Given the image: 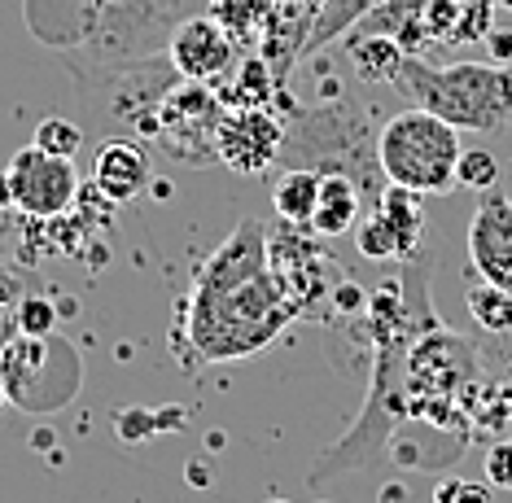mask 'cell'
Here are the masks:
<instances>
[{
    "label": "cell",
    "instance_id": "cell-1",
    "mask_svg": "<svg viewBox=\"0 0 512 503\" xmlns=\"http://www.w3.org/2000/svg\"><path fill=\"white\" fill-rule=\"evenodd\" d=\"M298 315V298L267 267V232L246 219L219 250L197 267L193 298L184 307L189 346L197 359H237L276 342Z\"/></svg>",
    "mask_w": 512,
    "mask_h": 503
},
{
    "label": "cell",
    "instance_id": "cell-2",
    "mask_svg": "<svg viewBox=\"0 0 512 503\" xmlns=\"http://www.w3.org/2000/svg\"><path fill=\"white\" fill-rule=\"evenodd\" d=\"M189 14L197 0H27L31 31L66 53L71 70L167 53L176 22Z\"/></svg>",
    "mask_w": 512,
    "mask_h": 503
},
{
    "label": "cell",
    "instance_id": "cell-3",
    "mask_svg": "<svg viewBox=\"0 0 512 503\" xmlns=\"http://www.w3.org/2000/svg\"><path fill=\"white\" fill-rule=\"evenodd\" d=\"M412 105L447 119L460 132H504L512 123V62H451L434 66L421 53H407L390 79Z\"/></svg>",
    "mask_w": 512,
    "mask_h": 503
},
{
    "label": "cell",
    "instance_id": "cell-4",
    "mask_svg": "<svg viewBox=\"0 0 512 503\" xmlns=\"http://www.w3.org/2000/svg\"><path fill=\"white\" fill-rule=\"evenodd\" d=\"M460 154V127H451L421 105H407L377 132V167L386 184H399L421 197L456 189Z\"/></svg>",
    "mask_w": 512,
    "mask_h": 503
},
{
    "label": "cell",
    "instance_id": "cell-5",
    "mask_svg": "<svg viewBox=\"0 0 512 503\" xmlns=\"http://www.w3.org/2000/svg\"><path fill=\"white\" fill-rule=\"evenodd\" d=\"M281 167L346 171L359 189H372L368 171L377 167V140H372L368 119L351 101H324L311 110H298L294 123L285 127Z\"/></svg>",
    "mask_w": 512,
    "mask_h": 503
},
{
    "label": "cell",
    "instance_id": "cell-6",
    "mask_svg": "<svg viewBox=\"0 0 512 503\" xmlns=\"http://www.w3.org/2000/svg\"><path fill=\"white\" fill-rule=\"evenodd\" d=\"M79 197V175L75 158H57L44 149L27 145L9 158V167L0 171V206H14L27 219H57L75 206Z\"/></svg>",
    "mask_w": 512,
    "mask_h": 503
},
{
    "label": "cell",
    "instance_id": "cell-7",
    "mask_svg": "<svg viewBox=\"0 0 512 503\" xmlns=\"http://www.w3.org/2000/svg\"><path fill=\"white\" fill-rule=\"evenodd\" d=\"M219 97L211 84H197V79H180L176 88L162 97L158 119H154V140L162 149H171L176 158L206 162L215 158V132H219Z\"/></svg>",
    "mask_w": 512,
    "mask_h": 503
},
{
    "label": "cell",
    "instance_id": "cell-8",
    "mask_svg": "<svg viewBox=\"0 0 512 503\" xmlns=\"http://www.w3.org/2000/svg\"><path fill=\"white\" fill-rule=\"evenodd\" d=\"M421 232H425L421 193L386 184L377 193V202L368 206L364 224H359V254H368V259H407L421 245Z\"/></svg>",
    "mask_w": 512,
    "mask_h": 503
},
{
    "label": "cell",
    "instance_id": "cell-9",
    "mask_svg": "<svg viewBox=\"0 0 512 503\" xmlns=\"http://www.w3.org/2000/svg\"><path fill=\"white\" fill-rule=\"evenodd\" d=\"M285 127L267 114V105H237L224 110L215 132V158L237 175H259L272 162H281Z\"/></svg>",
    "mask_w": 512,
    "mask_h": 503
},
{
    "label": "cell",
    "instance_id": "cell-10",
    "mask_svg": "<svg viewBox=\"0 0 512 503\" xmlns=\"http://www.w3.org/2000/svg\"><path fill=\"white\" fill-rule=\"evenodd\" d=\"M167 57L176 66L180 79H197V84H215L232 70V57H237V44H232L228 27L211 14H189L184 22H176L167 40Z\"/></svg>",
    "mask_w": 512,
    "mask_h": 503
},
{
    "label": "cell",
    "instance_id": "cell-11",
    "mask_svg": "<svg viewBox=\"0 0 512 503\" xmlns=\"http://www.w3.org/2000/svg\"><path fill=\"white\" fill-rule=\"evenodd\" d=\"M469 259L473 272L512 294V197L486 189L469 224Z\"/></svg>",
    "mask_w": 512,
    "mask_h": 503
},
{
    "label": "cell",
    "instance_id": "cell-12",
    "mask_svg": "<svg viewBox=\"0 0 512 503\" xmlns=\"http://www.w3.org/2000/svg\"><path fill=\"white\" fill-rule=\"evenodd\" d=\"M149 158L145 149L136 145V140H106V145L97 149V162H92V184H97V193L106 197L114 206H127L136 202L145 189H149Z\"/></svg>",
    "mask_w": 512,
    "mask_h": 503
},
{
    "label": "cell",
    "instance_id": "cell-13",
    "mask_svg": "<svg viewBox=\"0 0 512 503\" xmlns=\"http://www.w3.org/2000/svg\"><path fill=\"white\" fill-rule=\"evenodd\" d=\"M359 184L351 180L346 171H320V193H316V210H311V224L307 232L311 237H346L355 224H359Z\"/></svg>",
    "mask_w": 512,
    "mask_h": 503
},
{
    "label": "cell",
    "instance_id": "cell-14",
    "mask_svg": "<svg viewBox=\"0 0 512 503\" xmlns=\"http://www.w3.org/2000/svg\"><path fill=\"white\" fill-rule=\"evenodd\" d=\"M316 193H320L316 167H285V175L272 184V206L289 228H307L311 210H316Z\"/></svg>",
    "mask_w": 512,
    "mask_h": 503
},
{
    "label": "cell",
    "instance_id": "cell-15",
    "mask_svg": "<svg viewBox=\"0 0 512 503\" xmlns=\"http://www.w3.org/2000/svg\"><path fill=\"white\" fill-rule=\"evenodd\" d=\"M351 57H355V66H359V75L364 79H394V70H399L403 62V44H394L390 35H377V31H355V40H351Z\"/></svg>",
    "mask_w": 512,
    "mask_h": 503
},
{
    "label": "cell",
    "instance_id": "cell-16",
    "mask_svg": "<svg viewBox=\"0 0 512 503\" xmlns=\"http://www.w3.org/2000/svg\"><path fill=\"white\" fill-rule=\"evenodd\" d=\"M469 315L477 320V329L486 333H512V294L508 289L491 285V280H482V285L469 289Z\"/></svg>",
    "mask_w": 512,
    "mask_h": 503
},
{
    "label": "cell",
    "instance_id": "cell-17",
    "mask_svg": "<svg viewBox=\"0 0 512 503\" xmlns=\"http://www.w3.org/2000/svg\"><path fill=\"white\" fill-rule=\"evenodd\" d=\"M31 145L44 149V154H57V158H75L79 149H84V132H79V123H71V119H44L36 127Z\"/></svg>",
    "mask_w": 512,
    "mask_h": 503
},
{
    "label": "cell",
    "instance_id": "cell-18",
    "mask_svg": "<svg viewBox=\"0 0 512 503\" xmlns=\"http://www.w3.org/2000/svg\"><path fill=\"white\" fill-rule=\"evenodd\" d=\"M499 180V162L491 149H473V154H460V167H456V189H495Z\"/></svg>",
    "mask_w": 512,
    "mask_h": 503
},
{
    "label": "cell",
    "instance_id": "cell-19",
    "mask_svg": "<svg viewBox=\"0 0 512 503\" xmlns=\"http://www.w3.org/2000/svg\"><path fill=\"white\" fill-rule=\"evenodd\" d=\"M482 477L491 490H512V442H495L482 455Z\"/></svg>",
    "mask_w": 512,
    "mask_h": 503
},
{
    "label": "cell",
    "instance_id": "cell-20",
    "mask_svg": "<svg viewBox=\"0 0 512 503\" xmlns=\"http://www.w3.org/2000/svg\"><path fill=\"white\" fill-rule=\"evenodd\" d=\"M18 329L31 333V337H44V333L53 329V307L44 298H27L18 307Z\"/></svg>",
    "mask_w": 512,
    "mask_h": 503
},
{
    "label": "cell",
    "instance_id": "cell-21",
    "mask_svg": "<svg viewBox=\"0 0 512 503\" xmlns=\"http://www.w3.org/2000/svg\"><path fill=\"white\" fill-rule=\"evenodd\" d=\"M486 490L491 486H469V482H442L434 490L438 503H486Z\"/></svg>",
    "mask_w": 512,
    "mask_h": 503
},
{
    "label": "cell",
    "instance_id": "cell-22",
    "mask_svg": "<svg viewBox=\"0 0 512 503\" xmlns=\"http://www.w3.org/2000/svg\"><path fill=\"white\" fill-rule=\"evenodd\" d=\"M9 307H14V285H9V276L0 272V315H5Z\"/></svg>",
    "mask_w": 512,
    "mask_h": 503
},
{
    "label": "cell",
    "instance_id": "cell-23",
    "mask_svg": "<svg viewBox=\"0 0 512 503\" xmlns=\"http://www.w3.org/2000/svg\"><path fill=\"white\" fill-rule=\"evenodd\" d=\"M5 399H9V394H5V377H0V407H5Z\"/></svg>",
    "mask_w": 512,
    "mask_h": 503
},
{
    "label": "cell",
    "instance_id": "cell-24",
    "mask_svg": "<svg viewBox=\"0 0 512 503\" xmlns=\"http://www.w3.org/2000/svg\"><path fill=\"white\" fill-rule=\"evenodd\" d=\"M495 5H499V9H508V14H512V0H495Z\"/></svg>",
    "mask_w": 512,
    "mask_h": 503
}]
</instances>
